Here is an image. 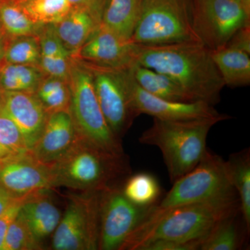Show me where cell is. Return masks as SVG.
<instances>
[{"label": "cell", "instance_id": "6da1fadb", "mask_svg": "<svg viewBox=\"0 0 250 250\" xmlns=\"http://www.w3.org/2000/svg\"><path fill=\"white\" fill-rule=\"evenodd\" d=\"M200 41L136 45L135 62L167 75L195 101L214 106L225 86L211 55Z\"/></svg>", "mask_w": 250, "mask_h": 250}, {"label": "cell", "instance_id": "7a4b0ae2", "mask_svg": "<svg viewBox=\"0 0 250 250\" xmlns=\"http://www.w3.org/2000/svg\"><path fill=\"white\" fill-rule=\"evenodd\" d=\"M156 205L120 250H140L156 240L202 242L217 224L241 212L237 194L166 209Z\"/></svg>", "mask_w": 250, "mask_h": 250}, {"label": "cell", "instance_id": "3957f363", "mask_svg": "<svg viewBox=\"0 0 250 250\" xmlns=\"http://www.w3.org/2000/svg\"><path fill=\"white\" fill-rule=\"evenodd\" d=\"M51 166L53 187H64L85 192H100L119 187V181L131 173L124 153L108 152L83 137Z\"/></svg>", "mask_w": 250, "mask_h": 250}, {"label": "cell", "instance_id": "277c9868", "mask_svg": "<svg viewBox=\"0 0 250 250\" xmlns=\"http://www.w3.org/2000/svg\"><path fill=\"white\" fill-rule=\"evenodd\" d=\"M220 122L218 119L172 121L154 118L152 126L141 134L139 142L160 149L173 184L201 161L208 150V133Z\"/></svg>", "mask_w": 250, "mask_h": 250}, {"label": "cell", "instance_id": "5b68a950", "mask_svg": "<svg viewBox=\"0 0 250 250\" xmlns=\"http://www.w3.org/2000/svg\"><path fill=\"white\" fill-rule=\"evenodd\" d=\"M131 41L141 45L200 41L192 29L190 0H141Z\"/></svg>", "mask_w": 250, "mask_h": 250}, {"label": "cell", "instance_id": "8992f818", "mask_svg": "<svg viewBox=\"0 0 250 250\" xmlns=\"http://www.w3.org/2000/svg\"><path fill=\"white\" fill-rule=\"evenodd\" d=\"M68 80L70 112L81 136L108 152L123 154L121 141L112 132L100 108L89 67L70 65Z\"/></svg>", "mask_w": 250, "mask_h": 250}, {"label": "cell", "instance_id": "52a82bcc", "mask_svg": "<svg viewBox=\"0 0 250 250\" xmlns=\"http://www.w3.org/2000/svg\"><path fill=\"white\" fill-rule=\"evenodd\" d=\"M234 194L237 192L230 181L226 161L207 150L192 170L174 182L156 207L166 209Z\"/></svg>", "mask_w": 250, "mask_h": 250}, {"label": "cell", "instance_id": "ba28073f", "mask_svg": "<svg viewBox=\"0 0 250 250\" xmlns=\"http://www.w3.org/2000/svg\"><path fill=\"white\" fill-rule=\"evenodd\" d=\"M100 192L71 197L53 233L54 250H98Z\"/></svg>", "mask_w": 250, "mask_h": 250}, {"label": "cell", "instance_id": "9c48e42d", "mask_svg": "<svg viewBox=\"0 0 250 250\" xmlns=\"http://www.w3.org/2000/svg\"><path fill=\"white\" fill-rule=\"evenodd\" d=\"M190 9L195 35L211 50L226 45L237 30L250 24L238 0H190Z\"/></svg>", "mask_w": 250, "mask_h": 250}, {"label": "cell", "instance_id": "30bf717a", "mask_svg": "<svg viewBox=\"0 0 250 250\" xmlns=\"http://www.w3.org/2000/svg\"><path fill=\"white\" fill-rule=\"evenodd\" d=\"M152 207H139L125 196L123 188L100 192L98 250H120L127 237L146 219Z\"/></svg>", "mask_w": 250, "mask_h": 250}, {"label": "cell", "instance_id": "8fae6325", "mask_svg": "<svg viewBox=\"0 0 250 250\" xmlns=\"http://www.w3.org/2000/svg\"><path fill=\"white\" fill-rule=\"evenodd\" d=\"M94 88L100 108L112 132L118 139L132 125L136 114L130 102L123 68L90 63Z\"/></svg>", "mask_w": 250, "mask_h": 250}, {"label": "cell", "instance_id": "7c38bea8", "mask_svg": "<svg viewBox=\"0 0 250 250\" xmlns=\"http://www.w3.org/2000/svg\"><path fill=\"white\" fill-rule=\"evenodd\" d=\"M130 67L123 68V75L130 102L138 116L146 114L153 118L172 121L200 119H218L224 121L231 118L228 115L219 113L214 106L205 102L181 103L151 95L138 84Z\"/></svg>", "mask_w": 250, "mask_h": 250}, {"label": "cell", "instance_id": "4fadbf2b", "mask_svg": "<svg viewBox=\"0 0 250 250\" xmlns=\"http://www.w3.org/2000/svg\"><path fill=\"white\" fill-rule=\"evenodd\" d=\"M0 186L18 200L53 188L52 166L30 150L0 159Z\"/></svg>", "mask_w": 250, "mask_h": 250}, {"label": "cell", "instance_id": "5bb4252c", "mask_svg": "<svg viewBox=\"0 0 250 250\" xmlns=\"http://www.w3.org/2000/svg\"><path fill=\"white\" fill-rule=\"evenodd\" d=\"M82 137L70 111L54 112L47 114L41 136L30 151L38 160L51 165L66 154Z\"/></svg>", "mask_w": 250, "mask_h": 250}, {"label": "cell", "instance_id": "9a60e30c", "mask_svg": "<svg viewBox=\"0 0 250 250\" xmlns=\"http://www.w3.org/2000/svg\"><path fill=\"white\" fill-rule=\"evenodd\" d=\"M136 44L99 24L79 53L81 57L95 65L125 68L135 62Z\"/></svg>", "mask_w": 250, "mask_h": 250}, {"label": "cell", "instance_id": "2e32d148", "mask_svg": "<svg viewBox=\"0 0 250 250\" xmlns=\"http://www.w3.org/2000/svg\"><path fill=\"white\" fill-rule=\"evenodd\" d=\"M1 112L16 124L31 150L41 136L47 117L37 95L28 92L3 91Z\"/></svg>", "mask_w": 250, "mask_h": 250}, {"label": "cell", "instance_id": "e0dca14e", "mask_svg": "<svg viewBox=\"0 0 250 250\" xmlns=\"http://www.w3.org/2000/svg\"><path fill=\"white\" fill-rule=\"evenodd\" d=\"M45 192L24 199L18 211V215L40 243L54 232L62 218L60 210Z\"/></svg>", "mask_w": 250, "mask_h": 250}, {"label": "cell", "instance_id": "ac0fdd59", "mask_svg": "<svg viewBox=\"0 0 250 250\" xmlns=\"http://www.w3.org/2000/svg\"><path fill=\"white\" fill-rule=\"evenodd\" d=\"M102 14L85 7H73L60 22L53 24L62 45L70 54L80 52L101 23Z\"/></svg>", "mask_w": 250, "mask_h": 250}, {"label": "cell", "instance_id": "d6986e66", "mask_svg": "<svg viewBox=\"0 0 250 250\" xmlns=\"http://www.w3.org/2000/svg\"><path fill=\"white\" fill-rule=\"evenodd\" d=\"M211 55L225 86L237 88L250 84V53L225 45L212 50Z\"/></svg>", "mask_w": 250, "mask_h": 250}, {"label": "cell", "instance_id": "ffe728a7", "mask_svg": "<svg viewBox=\"0 0 250 250\" xmlns=\"http://www.w3.org/2000/svg\"><path fill=\"white\" fill-rule=\"evenodd\" d=\"M130 68L138 84L151 95L170 101L181 103L195 102L178 83L167 75L143 67L136 62L131 65Z\"/></svg>", "mask_w": 250, "mask_h": 250}, {"label": "cell", "instance_id": "44dd1931", "mask_svg": "<svg viewBox=\"0 0 250 250\" xmlns=\"http://www.w3.org/2000/svg\"><path fill=\"white\" fill-rule=\"evenodd\" d=\"M140 5L141 0H105L102 24L120 37L131 41L139 21Z\"/></svg>", "mask_w": 250, "mask_h": 250}, {"label": "cell", "instance_id": "7402d4cb", "mask_svg": "<svg viewBox=\"0 0 250 250\" xmlns=\"http://www.w3.org/2000/svg\"><path fill=\"white\" fill-rule=\"evenodd\" d=\"M241 212L224 219L212 229L202 240L200 250H237L241 249L246 234H250Z\"/></svg>", "mask_w": 250, "mask_h": 250}, {"label": "cell", "instance_id": "603a6c76", "mask_svg": "<svg viewBox=\"0 0 250 250\" xmlns=\"http://www.w3.org/2000/svg\"><path fill=\"white\" fill-rule=\"evenodd\" d=\"M230 181L239 198L241 213L250 231V149L231 154L226 161Z\"/></svg>", "mask_w": 250, "mask_h": 250}, {"label": "cell", "instance_id": "cb8c5ba5", "mask_svg": "<svg viewBox=\"0 0 250 250\" xmlns=\"http://www.w3.org/2000/svg\"><path fill=\"white\" fill-rule=\"evenodd\" d=\"M43 26L32 21L11 0L0 1V31L11 39L38 35Z\"/></svg>", "mask_w": 250, "mask_h": 250}, {"label": "cell", "instance_id": "d4e9b609", "mask_svg": "<svg viewBox=\"0 0 250 250\" xmlns=\"http://www.w3.org/2000/svg\"><path fill=\"white\" fill-rule=\"evenodd\" d=\"M34 22L42 25L60 22L72 6L68 0H11Z\"/></svg>", "mask_w": 250, "mask_h": 250}, {"label": "cell", "instance_id": "484cf974", "mask_svg": "<svg viewBox=\"0 0 250 250\" xmlns=\"http://www.w3.org/2000/svg\"><path fill=\"white\" fill-rule=\"evenodd\" d=\"M122 188L125 196L130 202L143 207L157 205L161 193L159 181L154 175L147 172L130 176Z\"/></svg>", "mask_w": 250, "mask_h": 250}, {"label": "cell", "instance_id": "4316f807", "mask_svg": "<svg viewBox=\"0 0 250 250\" xmlns=\"http://www.w3.org/2000/svg\"><path fill=\"white\" fill-rule=\"evenodd\" d=\"M41 57L40 45L34 36L16 38L5 45V62L35 65L40 62Z\"/></svg>", "mask_w": 250, "mask_h": 250}, {"label": "cell", "instance_id": "83f0119b", "mask_svg": "<svg viewBox=\"0 0 250 250\" xmlns=\"http://www.w3.org/2000/svg\"><path fill=\"white\" fill-rule=\"evenodd\" d=\"M28 150L17 126L9 117L0 112V159Z\"/></svg>", "mask_w": 250, "mask_h": 250}, {"label": "cell", "instance_id": "f1b7e54d", "mask_svg": "<svg viewBox=\"0 0 250 250\" xmlns=\"http://www.w3.org/2000/svg\"><path fill=\"white\" fill-rule=\"evenodd\" d=\"M41 244L36 241L24 220L18 213L8 228L2 250H39L41 249Z\"/></svg>", "mask_w": 250, "mask_h": 250}, {"label": "cell", "instance_id": "f546056e", "mask_svg": "<svg viewBox=\"0 0 250 250\" xmlns=\"http://www.w3.org/2000/svg\"><path fill=\"white\" fill-rule=\"evenodd\" d=\"M44 26L39 34H40L39 45L41 56L52 57L62 54H70L57 36L53 24H47L45 28H43Z\"/></svg>", "mask_w": 250, "mask_h": 250}, {"label": "cell", "instance_id": "4dcf8cb0", "mask_svg": "<svg viewBox=\"0 0 250 250\" xmlns=\"http://www.w3.org/2000/svg\"><path fill=\"white\" fill-rule=\"evenodd\" d=\"M70 54H62L52 57L41 56L40 64L42 71L50 77L68 80L70 63Z\"/></svg>", "mask_w": 250, "mask_h": 250}, {"label": "cell", "instance_id": "1f68e13d", "mask_svg": "<svg viewBox=\"0 0 250 250\" xmlns=\"http://www.w3.org/2000/svg\"><path fill=\"white\" fill-rule=\"evenodd\" d=\"M39 99L43 105L47 114L54 112L70 111L71 96L67 83Z\"/></svg>", "mask_w": 250, "mask_h": 250}, {"label": "cell", "instance_id": "d6a6232c", "mask_svg": "<svg viewBox=\"0 0 250 250\" xmlns=\"http://www.w3.org/2000/svg\"><path fill=\"white\" fill-rule=\"evenodd\" d=\"M200 241L156 240L141 247L140 250H200Z\"/></svg>", "mask_w": 250, "mask_h": 250}, {"label": "cell", "instance_id": "836d02e7", "mask_svg": "<svg viewBox=\"0 0 250 250\" xmlns=\"http://www.w3.org/2000/svg\"><path fill=\"white\" fill-rule=\"evenodd\" d=\"M226 45L243 49L250 54V24L237 30Z\"/></svg>", "mask_w": 250, "mask_h": 250}, {"label": "cell", "instance_id": "e575fe53", "mask_svg": "<svg viewBox=\"0 0 250 250\" xmlns=\"http://www.w3.org/2000/svg\"><path fill=\"white\" fill-rule=\"evenodd\" d=\"M21 203L14 206L9 210H6L4 214L0 215V250H2L3 244H4L8 228L10 224L12 223L13 220L17 216Z\"/></svg>", "mask_w": 250, "mask_h": 250}, {"label": "cell", "instance_id": "d590c367", "mask_svg": "<svg viewBox=\"0 0 250 250\" xmlns=\"http://www.w3.org/2000/svg\"><path fill=\"white\" fill-rule=\"evenodd\" d=\"M22 201L23 200L16 199L0 186V215L4 214L10 208L21 204Z\"/></svg>", "mask_w": 250, "mask_h": 250}, {"label": "cell", "instance_id": "8d00e7d4", "mask_svg": "<svg viewBox=\"0 0 250 250\" xmlns=\"http://www.w3.org/2000/svg\"><path fill=\"white\" fill-rule=\"evenodd\" d=\"M73 7H85L97 12L103 13L105 0H68Z\"/></svg>", "mask_w": 250, "mask_h": 250}, {"label": "cell", "instance_id": "74e56055", "mask_svg": "<svg viewBox=\"0 0 250 250\" xmlns=\"http://www.w3.org/2000/svg\"><path fill=\"white\" fill-rule=\"evenodd\" d=\"M5 45L6 44L4 43V36L0 31V67L2 65V62L4 61Z\"/></svg>", "mask_w": 250, "mask_h": 250}, {"label": "cell", "instance_id": "f35d334b", "mask_svg": "<svg viewBox=\"0 0 250 250\" xmlns=\"http://www.w3.org/2000/svg\"><path fill=\"white\" fill-rule=\"evenodd\" d=\"M248 16H250V0H238Z\"/></svg>", "mask_w": 250, "mask_h": 250}, {"label": "cell", "instance_id": "ab89813d", "mask_svg": "<svg viewBox=\"0 0 250 250\" xmlns=\"http://www.w3.org/2000/svg\"><path fill=\"white\" fill-rule=\"evenodd\" d=\"M3 106V91L0 89V112L2 110Z\"/></svg>", "mask_w": 250, "mask_h": 250}, {"label": "cell", "instance_id": "60d3db41", "mask_svg": "<svg viewBox=\"0 0 250 250\" xmlns=\"http://www.w3.org/2000/svg\"><path fill=\"white\" fill-rule=\"evenodd\" d=\"M0 1H1V0H0Z\"/></svg>", "mask_w": 250, "mask_h": 250}]
</instances>
